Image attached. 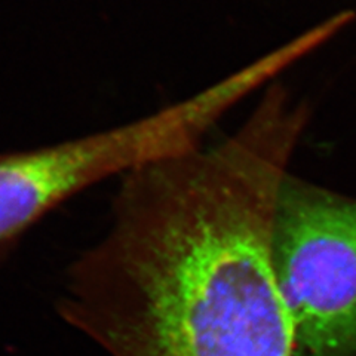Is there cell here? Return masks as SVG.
Instances as JSON below:
<instances>
[{"instance_id":"1","label":"cell","mask_w":356,"mask_h":356,"mask_svg":"<svg viewBox=\"0 0 356 356\" xmlns=\"http://www.w3.org/2000/svg\"><path fill=\"white\" fill-rule=\"evenodd\" d=\"M310 107L281 82L236 132L122 175L58 312L110 356H294L272 264L277 193Z\"/></svg>"},{"instance_id":"2","label":"cell","mask_w":356,"mask_h":356,"mask_svg":"<svg viewBox=\"0 0 356 356\" xmlns=\"http://www.w3.org/2000/svg\"><path fill=\"white\" fill-rule=\"evenodd\" d=\"M270 251L294 356H355L356 199L288 174L276 199Z\"/></svg>"},{"instance_id":"3","label":"cell","mask_w":356,"mask_h":356,"mask_svg":"<svg viewBox=\"0 0 356 356\" xmlns=\"http://www.w3.org/2000/svg\"><path fill=\"white\" fill-rule=\"evenodd\" d=\"M204 118L188 99L129 124L0 154V260L51 211L106 178L196 147Z\"/></svg>"}]
</instances>
